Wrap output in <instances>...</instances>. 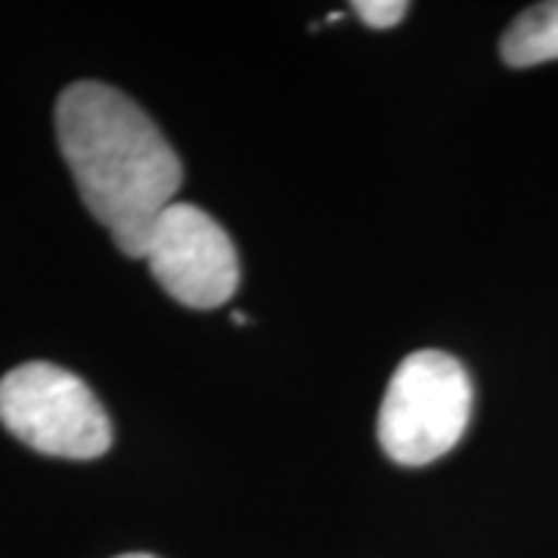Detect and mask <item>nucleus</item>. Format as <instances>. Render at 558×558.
Instances as JSON below:
<instances>
[{
  "instance_id": "423d86ee",
  "label": "nucleus",
  "mask_w": 558,
  "mask_h": 558,
  "mask_svg": "<svg viewBox=\"0 0 558 558\" xmlns=\"http://www.w3.org/2000/svg\"><path fill=\"white\" fill-rule=\"evenodd\" d=\"M351 10L369 28H395L407 16L410 3L407 0H357V3H351Z\"/></svg>"
},
{
  "instance_id": "f257e3e1",
  "label": "nucleus",
  "mask_w": 558,
  "mask_h": 558,
  "mask_svg": "<svg viewBox=\"0 0 558 558\" xmlns=\"http://www.w3.org/2000/svg\"><path fill=\"white\" fill-rule=\"evenodd\" d=\"M57 140L81 199L121 255L143 258L156 220L178 202V153L137 102L100 81L69 84L57 100Z\"/></svg>"
},
{
  "instance_id": "f03ea898",
  "label": "nucleus",
  "mask_w": 558,
  "mask_h": 558,
  "mask_svg": "<svg viewBox=\"0 0 558 558\" xmlns=\"http://www.w3.org/2000/svg\"><path fill=\"white\" fill-rule=\"evenodd\" d=\"M472 379L457 357L416 351L388 381L379 410V444L400 465H425L450 453L472 418Z\"/></svg>"
},
{
  "instance_id": "0eeeda50",
  "label": "nucleus",
  "mask_w": 558,
  "mask_h": 558,
  "mask_svg": "<svg viewBox=\"0 0 558 558\" xmlns=\"http://www.w3.org/2000/svg\"><path fill=\"white\" fill-rule=\"evenodd\" d=\"M116 558H156V556H146V553H128V556H116Z\"/></svg>"
},
{
  "instance_id": "20e7f679",
  "label": "nucleus",
  "mask_w": 558,
  "mask_h": 558,
  "mask_svg": "<svg viewBox=\"0 0 558 558\" xmlns=\"http://www.w3.org/2000/svg\"><path fill=\"white\" fill-rule=\"evenodd\" d=\"M143 260L171 299L196 311L227 304L240 286V258L227 230L190 202H174L156 220Z\"/></svg>"
},
{
  "instance_id": "6e6552de",
  "label": "nucleus",
  "mask_w": 558,
  "mask_h": 558,
  "mask_svg": "<svg viewBox=\"0 0 558 558\" xmlns=\"http://www.w3.org/2000/svg\"><path fill=\"white\" fill-rule=\"evenodd\" d=\"M233 323H248V317H245V314H240V311H236V314H233Z\"/></svg>"
},
{
  "instance_id": "39448f33",
  "label": "nucleus",
  "mask_w": 558,
  "mask_h": 558,
  "mask_svg": "<svg viewBox=\"0 0 558 558\" xmlns=\"http://www.w3.org/2000/svg\"><path fill=\"white\" fill-rule=\"evenodd\" d=\"M499 53L512 69L558 60V0L537 3L515 16L502 35Z\"/></svg>"
},
{
  "instance_id": "7ed1b4c3",
  "label": "nucleus",
  "mask_w": 558,
  "mask_h": 558,
  "mask_svg": "<svg viewBox=\"0 0 558 558\" xmlns=\"http://www.w3.org/2000/svg\"><path fill=\"white\" fill-rule=\"evenodd\" d=\"M3 428L44 457L97 459L112 447V422L84 381L44 360L0 379Z\"/></svg>"
}]
</instances>
